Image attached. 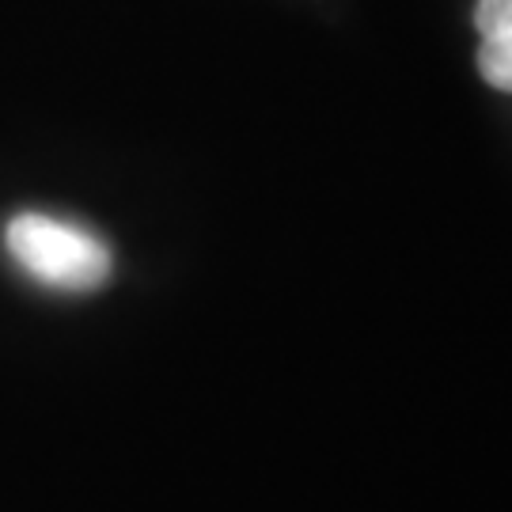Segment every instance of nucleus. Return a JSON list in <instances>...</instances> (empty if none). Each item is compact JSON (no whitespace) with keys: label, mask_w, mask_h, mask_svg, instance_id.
<instances>
[{"label":"nucleus","mask_w":512,"mask_h":512,"mask_svg":"<svg viewBox=\"0 0 512 512\" xmlns=\"http://www.w3.org/2000/svg\"><path fill=\"white\" fill-rule=\"evenodd\" d=\"M4 247L31 281L57 293H92L110 277L107 243L61 217L19 213L4 228Z\"/></svg>","instance_id":"nucleus-1"},{"label":"nucleus","mask_w":512,"mask_h":512,"mask_svg":"<svg viewBox=\"0 0 512 512\" xmlns=\"http://www.w3.org/2000/svg\"><path fill=\"white\" fill-rule=\"evenodd\" d=\"M475 27L482 35L478 73L490 88L512 95V0H478Z\"/></svg>","instance_id":"nucleus-2"}]
</instances>
